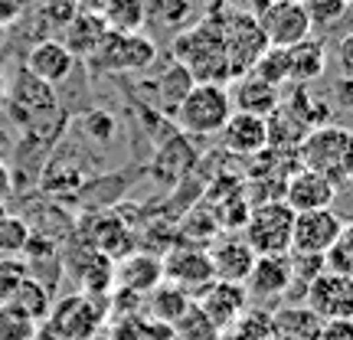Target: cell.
Wrapping results in <instances>:
<instances>
[{
	"label": "cell",
	"instance_id": "obj_1",
	"mask_svg": "<svg viewBox=\"0 0 353 340\" xmlns=\"http://www.w3.org/2000/svg\"><path fill=\"white\" fill-rule=\"evenodd\" d=\"M223 26L216 20H203L196 26H183L174 37V63L187 66L193 82H213V86H226L232 79L226 59V37Z\"/></svg>",
	"mask_w": 353,
	"mask_h": 340
},
{
	"label": "cell",
	"instance_id": "obj_2",
	"mask_svg": "<svg viewBox=\"0 0 353 340\" xmlns=\"http://www.w3.org/2000/svg\"><path fill=\"white\" fill-rule=\"evenodd\" d=\"M298 157L307 170L321 174L327 183L341 190L353 183V131L341 125L311 128L298 144Z\"/></svg>",
	"mask_w": 353,
	"mask_h": 340
},
{
	"label": "cell",
	"instance_id": "obj_3",
	"mask_svg": "<svg viewBox=\"0 0 353 340\" xmlns=\"http://www.w3.org/2000/svg\"><path fill=\"white\" fill-rule=\"evenodd\" d=\"M232 114V99H229L226 86H213V82H196L187 95L180 99L174 108V118L180 131L196 134V138H213L223 131V125Z\"/></svg>",
	"mask_w": 353,
	"mask_h": 340
},
{
	"label": "cell",
	"instance_id": "obj_4",
	"mask_svg": "<svg viewBox=\"0 0 353 340\" xmlns=\"http://www.w3.org/2000/svg\"><path fill=\"white\" fill-rule=\"evenodd\" d=\"M291 229H294V210L288 203L262 200L249 210V219L242 223L239 232L255 255H288Z\"/></svg>",
	"mask_w": 353,
	"mask_h": 340
},
{
	"label": "cell",
	"instance_id": "obj_5",
	"mask_svg": "<svg viewBox=\"0 0 353 340\" xmlns=\"http://www.w3.org/2000/svg\"><path fill=\"white\" fill-rule=\"evenodd\" d=\"M157 59V43L144 33H105L99 50L88 56L95 72H144Z\"/></svg>",
	"mask_w": 353,
	"mask_h": 340
},
{
	"label": "cell",
	"instance_id": "obj_6",
	"mask_svg": "<svg viewBox=\"0 0 353 340\" xmlns=\"http://www.w3.org/2000/svg\"><path fill=\"white\" fill-rule=\"evenodd\" d=\"M223 37H226V59H229V69H232V79L252 72V66L268 50V39H265L255 13L232 10L226 26H223Z\"/></svg>",
	"mask_w": 353,
	"mask_h": 340
},
{
	"label": "cell",
	"instance_id": "obj_7",
	"mask_svg": "<svg viewBox=\"0 0 353 340\" xmlns=\"http://www.w3.org/2000/svg\"><path fill=\"white\" fill-rule=\"evenodd\" d=\"M343 223L334 210H311V213H294L291 229V252L294 255H327L343 239Z\"/></svg>",
	"mask_w": 353,
	"mask_h": 340
},
{
	"label": "cell",
	"instance_id": "obj_8",
	"mask_svg": "<svg viewBox=\"0 0 353 340\" xmlns=\"http://www.w3.org/2000/svg\"><path fill=\"white\" fill-rule=\"evenodd\" d=\"M255 17H259V26H262L268 46H278V50H288L294 43H301L314 30L301 7V0H272Z\"/></svg>",
	"mask_w": 353,
	"mask_h": 340
},
{
	"label": "cell",
	"instance_id": "obj_9",
	"mask_svg": "<svg viewBox=\"0 0 353 340\" xmlns=\"http://www.w3.org/2000/svg\"><path fill=\"white\" fill-rule=\"evenodd\" d=\"M161 275L164 281L176 285L180 291H203L210 281H216L213 265H210V255L206 249H196V246H176L161 259Z\"/></svg>",
	"mask_w": 353,
	"mask_h": 340
},
{
	"label": "cell",
	"instance_id": "obj_10",
	"mask_svg": "<svg viewBox=\"0 0 353 340\" xmlns=\"http://www.w3.org/2000/svg\"><path fill=\"white\" fill-rule=\"evenodd\" d=\"M245 301L249 294L236 281H210L206 288L193 298V304L203 311V317L213 324L216 330H229L239 324V317L245 314Z\"/></svg>",
	"mask_w": 353,
	"mask_h": 340
},
{
	"label": "cell",
	"instance_id": "obj_11",
	"mask_svg": "<svg viewBox=\"0 0 353 340\" xmlns=\"http://www.w3.org/2000/svg\"><path fill=\"white\" fill-rule=\"evenodd\" d=\"M307 308H311L321 321H330V317H347V321H353V275L321 272V275L307 285Z\"/></svg>",
	"mask_w": 353,
	"mask_h": 340
},
{
	"label": "cell",
	"instance_id": "obj_12",
	"mask_svg": "<svg viewBox=\"0 0 353 340\" xmlns=\"http://www.w3.org/2000/svg\"><path fill=\"white\" fill-rule=\"evenodd\" d=\"M46 321H50V328L59 334V340H92V334H95L101 324V314L85 294H72V298H65V301L56 304Z\"/></svg>",
	"mask_w": 353,
	"mask_h": 340
},
{
	"label": "cell",
	"instance_id": "obj_13",
	"mask_svg": "<svg viewBox=\"0 0 353 340\" xmlns=\"http://www.w3.org/2000/svg\"><path fill=\"white\" fill-rule=\"evenodd\" d=\"M210 265H213V275L216 281H236L242 285L249 268L255 262V252L249 249V242L242 239V232H226V236H216L210 242Z\"/></svg>",
	"mask_w": 353,
	"mask_h": 340
},
{
	"label": "cell",
	"instance_id": "obj_14",
	"mask_svg": "<svg viewBox=\"0 0 353 340\" xmlns=\"http://www.w3.org/2000/svg\"><path fill=\"white\" fill-rule=\"evenodd\" d=\"M294 285V275H291V259L288 255H255L249 275L242 281V288L249 298L255 301H268V298H278Z\"/></svg>",
	"mask_w": 353,
	"mask_h": 340
},
{
	"label": "cell",
	"instance_id": "obj_15",
	"mask_svg": "<svg viewBox=\"0 0 353 340\" xmlns=\"http://www.w3.org/2000/svg\"><path fill=\"white\" fill-rule=\"evenodd\" d=\"M219 144L236 157H255L268 148V118L245 112H232L219 131Z\"/></svg>",
	"mask_w": 353,
	"mask_h": 340
},
{
	"label": "cell",
	"instance_id": "obj_16",
	"mask_svg": "<svg viewBox=\"0 0 353 340\" xmlns=\"http://www.w3.org/2000/svg\"><path fill=\"white\" fill-rule=\"evenodd\" d=\"M23 69L30 72V76H37L39 82H46V86L56 88L72 76L76 56L65 50L63 39H43V43H37V46H30Z\"/></svg>",
	"mask_w": 353,
	"mask_h": 340
},
{
	"label": "cell",
	"instance_id": "obj_17",
	"mask_svg": "<svg viewBox=\"0 0 353 340\" xmlns=\"http://www.w3.org/2000/svg\"><path fill=\"white\" fill-rule=\"evenodd\" d=\"M337 197V187L327 183L321 174L301 167L298 174H291L285 180V190H281V200L288 203L294 213H311V210H327Z\"/></svg>",
	"mask_w": 353,
	"mask_h": 340
},
{
	"label": "cell",
	"instance_id": "obj_18",
	"mask_svg": "<svg viewBox=\"0 0 353 340\" xmlns=\"http://www.w3.org/2000/svg\"><path fill=\"white\" fill-rule=\"evenodd\" d=\"M229 99H232V112L259 114V118H272L281 108V92L252 72L236 79V86L229 88Z\"/></svg>",
	"mask_w": 353,
	"mask_h": 340
},
{
	"label": "cell",
	"instance_id": "obj_19",
	"mask_svg": "<svg viewBox=\"0 0 353 340\" xmlns=\"http://www.w3.org/2000/svg\"><path fill=\"white\" fill-rule=\"evenodd\" d=\"M63 30H65V39H63L65 50L72 52L76 59L79 56L88 59L92 52L99 50V43L105 39V33H108V26H105L99 10H79Z\"/></svg>",
	"mask_w": 353,
	"mask_h": 340
},
{
	"label": "cell",
	"instance_id": "obj_20",
	"mask_svg": "<svg viewBox=\"0 0 353 340\" xmlns=\"http://www.w3.org/2000/svg\"><path fill=\"white\" fill-rule=\"evenodd\" d=\"M288 63H291V82L307 86V82L321 79L324 69H327V46H324V39L307 37L301 43L288 46Z\"/></svg>",
	"mask_w": 353,
	"mask_h": 340
},
{
	"label": "cell",
	"instance_id": "obj_21",
	"mask_svg": "<svg viewBox=\"0 0 353 340\" xmlns=\"http://www.w3.org/2000/svg\"><path fill=\"white\" fill-rule=\"evenodd\" d=\"M190 298L187 291H180L170 281H161L157 288H151V298H148V314L157 321V324H176L180 317L190 311Z\"/></svg>",
	"mask_w": 353,
	"mask_h": 340
},
{
	"label": "cell",
	"instance_id": "obj_22",
	"mask_svg": "<svg viewBox=\"0 0 353 340\" xmlns=\"http://www.w3.org/2000/svg\"><path fill=\"white\" fill-rule=\"evenodd\" d=\"M99 13L112 33H141L148 23V0H105Z\"/></svg>",
	"mask_w": 353,
	"mask_h": 340
},
{
	"label": "cell",
	"instance_id": "obj_23",
	"mask_svg": "<svg viewBox=\"0 0 353 340\" xmlns=\"http://www.w3.org/2000/svg\"><path fill=\"white\" fill-rule=\"evenodd\" d=\"M321 317L304 304V308H288V311H278L272 317V328L281 340H317V330H321Z\"/></svg>",
	"mask_w": 353,
	"mask_h": 340
},
{
	"label": "cell",
	"instance_id": "obj_24",
	"mask_svg": "<svg viewBox=\"0 0 353 340\" xmlns=\"http://www.w3.org/2000/svg\"><path fill=\"white\" fill-rule=\"evenodd\" d=\"M10 304H17L20 311H23L26 317H33L37 324H43L46 317H50L52 311V298H50V288L43 285V281H37L33 275H26L17 288H13V294L7 298Z\"/></svg>",
	"mask_w": 353,
	"mask_h": 340
},
{
	"label": "cell",
	"instance_id": "obj_25",
	"mask_svg": "<svg viewBox=\"0 0 353 340\" xmlns=\"http://www.w3.org/2000/svg\"><path fill=\"white\" fill-rule=\"evenodd\" d=\"M10 99H13V105H20V108H46V112H50L52 105H56V88L46 86V82H39L37 76H30L26 69H20L10 86Z\"/></svg>",
	"mask_w": 353,
	"mask_h": 340
},
{
	"label": "cell",
	"instance_id": "obj_26",
	"mask_svg": "<svg viewBox=\"0 0 353 340\" xmlns=\"http://www.w3.org/2000/svg\"><path fill=\"white\" fill-rule=\"evenodd\" d=\"M118 278H121V285H125L128 291H151V288H157V285L164 281V275H161V259H151V255H134V259H128V262L121 265Z\"/></svg>",
	"mask_w": 353,
	"mask_h": 340
},
{
	"label": "cell",
	"instance_id": "obj_27",
	"mask_svg": "<svg viewBox=\"0 0 353 340\" xmlns=\"http://www.w3.org/2000/svg\"><path fill=\"white\" fill-rule=\"evenodd\" d=\"M193 86H196V82H193V76L187 72V66L170 63V69L157 76V105L174 114V108L180 105V99H183Z\"/></svg>",
	"mask_w": 353,
	"mask_h": 340
},
{
	"label": "cell",
	"instance_id": "obj_28",
	"mask_svg": "<svg viewBox=\"0 0 353 340\" xmlns=\"http://www.w3.org/2000/svg\"><path fill=\"white\" fill-rule=\"evenodd\" d=\"M39 324L26 317L17 304L0 301V340H37Z\"/></svg>",
	"mask_w": 353,
	"mask_h": 340
},
{
	"label": "cell",
	"instance_id": "obj_29",
	"mask_svg": "<svg viewBox=\"0 0 353 340\" xmlns=\"http://www.w3.org/2000/svg\"><path fill=\"white\" fill-rule=\"evenodd\" d=\"M252 76H259L268 86L281 88L285 82H291V63H288V50H278V46H268L262 52V59L252 66Z\"/></svg>",
	"mask_w": 353,
	"mask_h": 340
},
{
	"label": "cell",
	"instance_id": "obj_30",
	"mask_svg": "<svg viewBox=\"0 0 353 340\" xmlns=\"http://www.w3.org/2000/svg\"><path fill=\"white\" fill-rule=\"evenodd\" d=\"M30 226H26V219L20 216H3L0 219V259H20L26 249V242H30Z\"/></svg>",
	"mask_w": 353,
	"mask_h": 340
},
{
	"label": "cell",
	"instance_id": "obj_31",
	"mask_svg": "<svg viewBox=\"0 0 353 340\" xmlns=\"http://www.w3.org/2000/svg\"><path fill=\"white\" fill-rule=\"evenodd\" d=\"M190 10H193V0H151L148 3V17L154 20H164L167 26H187Z\"/></svg>",
	"mask_w": 353,
	"mask_h": 340
},
{
	"label": "cell",
	"instance_id": "obj_32",
	"mask_svg": "<svg viewBox=\"0 0 353 340\" xmlns=\"http://www.w3.org/2000/svg\"><path fill=\"white\" fill-rule=\"evenodd\" d=\"M301 7H304V13H307L311 26H330L347 13V3H343V0H301Z\"/></svg>",
	"mask_w": 353,
	"mask_h": 340
},
{
	"label": "cell",
	"instance_id": "obj_33",
	"mask_svg": "<svg viewBox=\"0 0 353 340\" xmlns=\"http://www.w3.org/2000/svg\"><path fill=\"white\" fill-rule=\"evenodd\" d=\"M79 10H82L79 0H37V13L50 26H65Z\"/></svg>",
	"mask_w": 353,
	"mask_h": 340
},
{
	"label": "cell",
	"instance_id": "obj_34",
	"mask_svg": "<svg viewBox=\"0 0 353 340\" xmlns=\"http://www.w3.org/2000/svg\"><path fill=\"white\" fill-rule=\"evenodd\" d=\"M317 340H353V321H347V317H330V321L321 324Z\"/></svg>",
	"mask_w": 353,
	"mask_h": 340
},
{
	"label": "cell",
	"instance_id": "obj_35",
	"mask_svg": "<svg viewBox=\"0 0 353 340\" xmlns=\"http://www.w3.org/2000/svg\"><path fill=\"white\" fill-rule=\"evenodd\" d=\"M337 69H341V76L347 79V82H353V33H347V37L337 39Z\"/></svg>",
	"mask_w": 353,
	"mask_h": 340
},
{
	"label": "cell",
	"instance_id": "obj_36",
	"mask_svg": "<svg viewBox=\"0 0 353 340\" xmlns=\"http://www.w3.org/2000/svg\"><path fill=\"white\" fill-rule=\"evenodd\" d=\"M7 193H10V167L0 161V200H3Z\"/></svg>",
	"mask_w": 353,
	"mask_h": 340
},
{
	"label": "cell",
	"instance_id": "obj_37",
	"mask_svg": "<svg viewBox=\"0 0 353 340\" xmlns=\"http://www.w3.org/2000/svg\"><path fill=\"white\" fill-rule=\"evenodd\" d=\"M341 92L347 95V105L353 108V82H347V79H341Z\"/></svg>",
	"mask_w": 353,
	"mask_h": 340
},
{
	"label": "cell",
	"instance_id": "obj_38",
	"mask_svg": "<svg viewBox=\"0 0 353 340\" xmlns=\"http://www.w3.org/2000/svg\"><path fill=\"white\" fill-rule=\"evenodd\" d=\"M79 3H88V7H82V10H101L105 0H79Z\"/></svg>",
	"mask_w": 353,
	"mask_h": 340
},
{
	"label": "cell",
	"instance_id": "obj_39",
	"mask_svg": "<svg viewBox=\"0 0 353 340\" xmlns=\"http://www.w3.org/2000/svg\"><path fill=\"white\" fill-rule=\"evenodd\" d=\"M268 3H272V0H255V13L262 10V7H268Z\"/></svg>",
	"mask_w": 353,
	"mask_h": 340
},
{
	"label": "cell",
	"instance_id": "obj_40",
	"mask_svg": "<svg viewBox=\"0 0 353 340\" xmlns=\"http://www.w3.org/2000/svg\"><path fill=\"white\" fill-rule=\"evenodd\" d=\"M3 216H7V206H3V200H0V219H3Z\"/></svg>",
	"mask_w": 353,
	"mask_h": 340
},
{
	"label": "cell",
	"instance_id": "obj_41",
	"mask_svg": "<svg viewBox=\"0 0 353 340\" xmlns=\"http://www.w3.org/2000/svg\"><path fill=\"white\" fill-rule=\"evenodd\" d=\"M343 3H347V7H350V3H353V0H343Z\"/></svg>",
	"mask_w": 353,
	"mask_h": 340
}]
</instances>
